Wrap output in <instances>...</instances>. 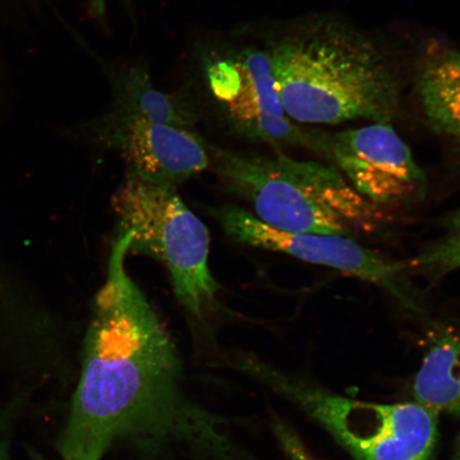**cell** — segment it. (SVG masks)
I'll list each match as a JSON object with an SVG mask.
<instances>
[{"mask_svg": "<svg viewBox=\"0 0 460 460\" xmlns=\"http://www.w3.org/2000/svg\"><path fill=\"white\" fill-rule=\"evenodd\" d=\"M415 86L430 128L460 147V51L429 54L418 68Z\"/></svg>", "mask_w": 460, "mask_h": 460, "instance_id": "30bf717a", "label": "cell"}, {"mask_svg": "<svg viewBox=\"0 0 460 460\" xmlns=\"http://www.w3.org/2000/svg\"><path fill=\"white\" fill-rule=\"evenodd\" d=\"M212 92L247 139L271 146L312 148L313 130H303L286 114L275 89L268 51L247 49L209 68Z\"/></svg>", "mask_w": 460, "mask_h": 460, "instance_id": "ba28073f", "label": "cell"}, {"mask_svg": "<svg viewBox=\"0 0 460 460\" xmlns=\"http://www.w3.org/2000/svg\"><path fill=\"white\" fill-rule=\"evenodd\" d=\"M312 149L329 158L373 205L411 204L427 194V175L391 122L332 134L313 130Z\"/></svg>", "mask_w": 460, "mask_h": 460, "instance_id": "52a82bcc", "label": "cell"}, {"mask_svg": "<svg viewBox=\"0 0 460 460\" xmlns=\"http://www.w3.org/2000/svg\"><path fill=\"white\" fill-rule=\"evenodd\" d=\"M268 54L281 106L296 122H391L399 111V79L387 55L337 17H310Z\"/></svg>", "mask_w": 460, "mask_h": 460, "instance_id": "7a4b0ae2", "label": "cell"}, {"mask_svg": "<svg viewBox=\"0 0 460 460\" xmlns=\"http://www.w3.org/2000/svg\"><path fill=\"white\" fill-rule=\"evenodd\" d=\"M108 140L128 165V178L176 188L209 168L208 146L193 130L137 119H111Z\"/></svg>", "mask_w": 460, "mask_h": 460, "instance_id": "9c48e42d", "label": "cell"}, {"mask_svg": "<svg viewBox=\"0 0 460 460\" xmlns=\"http://www.w3.org/2000/svg\"><path fill=\"white\" fill-rule=\"evenodd\" d=\"M445 232L418 256L405 261L408 273L441 279L460 269V208L446 218Z\"/></svg>", "mask_w": 460, "mask_h": 460, "instance_id": "4fadbf2b", "label": "cell"}, {"mask_svg": "<svg viewBox=\"0 0 460 460\" xmlns=\"http://www.w3.org/2000/svg\"><path fill=\"white\" fill-rule=\"evenodd\" d=\"M453 460H460V433L457 436L456 447H454Z\"/></svg>", "mask_w": 460, "mask_h": 460, "instance_id": "9a60e30c", "label": "cell"}, {"mask_svg": "<svg viewBox=\"0 0 460 460\" xmlns=\"http://www.w3.org/2000/svg\"><path fill=\"white\" fill-rule=\"evenodd\" d=\"M0 460H9L7 444H5L2 437H0Z\"/></svg>", "mask_w": 460, "mask_h": 460, "instance_id": "5bb4252c", "label": "cell"}, {"mask_svg": "<svg viewBox=\"0 0 460 460\" xmlns=\"http://www.w3.org/2000/svg\"><path fill=\"white\" fill-rule=\"evenodd\" d=\"M211 164L255 217L286 232L339 235L376 230L377 206L356 191L335 166L316 161L246 155L208 146Z\"/></svg>", "mask_w": 460, "mask_h": 460, "instance_id": "3957f363", "label": "cell"}, {"mask_svg": "<svg viewBox=\"0 0 460 460\" xmlns=\"http://www.w3.org/2000/svg\"><path fill=\"white\" fill-rule=\"evenodd\" d=\"M112 119H143L188 130L194 129L197 119L186 101L155 89L141 70H131L122 77Z\"/></svg>", "mask_w": 460, "mask_h": 460, "instance_id": "7c38bea8", "label": "cell"}, {"mask_svg": "<svg viewBox=\"0 0 460 460\" xmlns=\"http://www.w3.org/2000/svg\"><path fill=\"white\" fill-rule=\"evenodd\" d=\"M412 394L419 405L460 420V326L434 331Z\"/></svg>", "mask_w": 460, "mask_h": 460, "instance_id": "8fae6325", "label": "cell"}, {"mask_svg": "<svg viewBox=\"0 0 460 460\" xmlns=\"http://www.w3.org/2000/svg\"><path fill=\"white\" fill-rule=\"evenodd\" d=\"M212 214L228 237L239 243L283 252L305 262L335 270L381 288L410 310H420L416 291L407 279L405 261H390L354 238L286 232L268 226L240 207H222Z\"/></svg>", "mask_w": 460, "mask_h": 460, "instance_id": "8992f818", "label": "cell"}, {"mask_svg": "<svg viewBox=\"0 0 460 460\" xmlns=\"http://www.w3.org/2000/svg\"><path fill=\"white\" fill-rule=\"evenodd\" d=\"M234 367L301 408L356 460L434 458L437 415L416 402L378 404L345 398L257 358H235Z\"/></svg>", "mask_w": 460, "mask_h": 460, "instance_id": "277c9868", "label": "cell"}, {"mask_svg": "<svg viewBox=\"0 0 460 460\" xmlns=\"http://www.w3.org/2000/svg\"><path fill=\"white\" fill-rule=\"evenodd\" d=\"M111 207L119 233L130 235L129 252L164 264L178 302L204 319L220 289L209 268L210 235L176 188L128 178L112 195Z\"/></svg>", "mask_w": 460, "mask_h": 460, "instance_id": "5b68a950", "label": "cell"}, {"mask_svg": "<svg viewBox=\"0 0 460 460\" xmlns=\"http://www.w3.org/2000/svg\"><path fill=\"white\" fill-rule=\"evenodd\" d=\"M129 244V234L119 233L58 452L63 460H102L119 447L146 456L176 450L205 460H247L226 420L188 393L180 350L126 271Z\"/></svg>", "mask_w": 460, "mask_h": 460, "instance_id": "6da1fadb", "label": "cell"}]
</instances>
